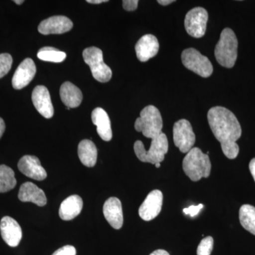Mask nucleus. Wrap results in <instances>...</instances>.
<instances>
[{
  "mask_svg": "<svg viewBox=\"0 0 255 255\" xmlns=\"http://www.w3.org/2000/svg\"><path fill=\"white\" fill-rule=\"evenodd\" d=\"M208 121L223 154L228 159L236 158L240 150L236 141L241 137L242 129L236 116L225 107H215L208 112Z\"/></svg>",
  "mask_w": 255,
  "mask_h": 255,
  "instance_id": "obj_1",
  "label": "nucleus"
},
{
  "mask_svg": "<svg viewBox=\"0 0 255 255\" xmlns=\"http://www.w3.org/2000/svg\"><path fill=\"white\" fill-rule=\"evenodd\" d=\"M183 170L193 182L207 178L211 174V164L209 155L199 147H193L183 159Z\"/></svg>",
  "mask_w": 255,
  "mask_h": 255,
  "instance_id": "obj_2",
  "label": "nucleus"
},
{
  "mask_svg": "<svg viewBox=\"0 0 255 255\" xmlns=\"http://www.w3.org/2000/svg\"><path fill=\"white\" fill-rule=\"evenodd\" d=\"M238 46L237 37L234 31L229 28L223 29L215 48L218 63L225 68H233L238 58Z\"/></svg>",
  "mask_w": 255,
  "mask_h": 255,
  "instance_id": "obj_3",
  "label": "nucleus"
},
{
  "mask_svg": "<svg viewBox=\"0 0 255 255\" xmlns=\"http://www.w3.org/2000/svg\"><path fill=\"white\" fill-rule=\"evenodd\" d=\"M168 140L164 132L159 136L152 139L150 149L146 150L145 146L140 140H137L134 144V151L137 158L142 162L155 164L164 160V155L168 151Z\"/></svg>",
  "mask_w": 255,
  "mask_h": 255,
  "instance_id": "obj_4",
  "label": "nucleus"
},
{
  "mask_svg": "<svg viewBox=\"0 0 255 255\" xmlns=\"http://www.w3.org/2000/svg\"><path fill=\"white\" fill-rule=\"evenodd\" d=\"M163 122L160 112L154 106L145 107L140 112V116L135 122V129L142 132L144 136L153 139L162 132Z\"/></svg>",
  "mask_w": 255,
  "mask_h": 255,
  "instance_id": "obj_5",
  "label": "nucleus"
},
{
  "mask_svg": "<svg viewBox=\"0 0 255 255\" xmlns=\"http://www.w3.org/2000/svg\"><path fill=\"white\" fill-rule=\"evenodd\" d=\"M82 55L85 63L91 69L95 80L100 82L110 81L112 77V71L110 67L104 63L102 50L96 47H90L85 49Z\"/></svg>",
  "mask_w": 255,
  "mask_h": 255,
  "instance_id": "obj_6",
  "label": "nucleus"
},
{
  "mask_svg": "<svg viewBox=\"0 0 255 255\" xmlns=\"http://www.w3.org/2000/svg\"><path fill=\"white\" fill-rule=\"evenodd\" d=\"M182 61L186 68L202 78H209L214 71L209 58L194 48H187L182 52Z\"/></svg>",
  "mask_w": 255,
  "mask_h": 255,
  "instance_id": "obj_7",
  "label": "nucleus"
},
{
  "mask_svg": "<svg viewBox=\"0 0 255 255\" xmlns=\"http://www.w3.org/2000/svg\"><path fill=\"white\" fill-rule=\"evenodd\" d=\"M174 145L182 153H188L195 143V134L191 124L185 119H181L174 124L173 127Z\"/></svg>",
  "mask_w": 255,
  "mask_h": 255,
  "instance_id": "obj_8",
  "label": "nucleus"
},
{
  "mask_svg": "<svg viewBox=\"0 0 255 255\" xmlns=\"http://www.w3.org/2000/svg\"><path fill=\"white\" fill-rule=\"evenodd\" d=\"M208 18L209 14L204 8L196 7L191 9L184 20L186 31L191 36L201 38L205 35Z\"/></svg>",
  "mask_w": 255,
  "mask_h": 255,
  "instance_id": "obj_9",
  "label": "nucleus"
},
{
  "mask_svg": "<svg viewBox=\"0 0 255 255\" xmlns=\"http://www.w3.org/2000/svg\"><path fill=\"white\" fill-rule=\"evenodd\" d=\"M162 202L163 194L160 191H151L139 209V216L145 221L155 219L162 209Z\"/></svg>",
  "mask_w": 255,
  "mask_h": 255,
  "instance_id": "obj_10",
  "label": "nucleus"
},
{
  "mask_svg": "<svg viewBox=\"0 0 255 255\" xmlns=\"http://www.w3.org/2000/svg\"><path fill=\"white\" fill-rule=\"evenodd\" d=\"M73 23L65 16H54L42 21L38 26V31L43 35L61 34L73 28Z\"/></svg>",
  "mask_w": 255,
  "mask_h": 255,
  "instance_id": "obj_11",
  "label": "nucleus"
},
{
  "mask_svg": "<svg viewBox=\"0 0 255 255\" xmlns=\"http://www.w3.org/2000/svg\"><path fill=\"white\" fill-rule=\"evenodd\" d=\"M1 238L10 247L18 246L22 238V231L17 221L9 216L3 217L0 222Z\"/></svg>",
  "mask_w": 255,
  "mask_h": 255,
  "instance_id": "obj_12",
  "label": "nucleus"
},
{
  "mask_svg": "<svg viewBox=\"0 0 255 255\" xmlns=\"http://www.w3.org/2000/svg\"><path fill=\"white\" fill-rule=\"evenodd\" d=\"M32 102L38 113L46 119H50L54 114L49 91L46 87L36 86L32 92Z\"/></svg>",
  "mask_w": 255,
  "mask_h": 255,
  "instance_id": "obj_13",
  "label": "nucleus"
},
{
  "mask_svg": "<svg viewBox=\"0 0 255 255\" xmlns=\"http://www.w3.org/2000/svg\"><path fill=\"white\" fill-rule=\"evenodd\" d=\"M18 168L25 176L35 180L42 181L47 177L46 171L36 156H23L18 161Z\"/></svg>",
  "mask_w": 255,
  "mask_h": 255,
  "instance_id": "obj_14",
  "label": "nucleus"
},
{
  "mask_svg": "<svg viewBox=\"0 0 255 255\" xmlns=\"http://www.w3.org/2000/svg\"><path fill=\"white\" fill-rule=\"evenodd\" d=\"M36 67L31 58H26L18 65L12 78V86L16 90H21L27 86L34 78Z\"/></svg>",
  "mask_w": 255,
  "mask_h": 255,
  "instance_id": "obj_15",
  "label": "nucleus"
},
{
  "mask_svg": "<svg viewBox=\"0 0 255 255\" xmlns=\"http://www.w3.org/2000/svg\"><path fill=\"white\" fill-rule=\"evenodd\" d=\"M104 216L114 229L122 228L124 224L122 202L118 198L111 197L107 199L103 207Z\"/></svg>",
  "mask_w": 255,
  "mask_h": 255,
  "instance_id": "obj_16",
  "label": "nucleus"
},
{
  "mask_svg": "<svg viewBox=\"0 0 255 255\" xmlns=\"http://www.w3.org/2000/svg\"><path fill=\"white\" fill-rule=\"evenodd\" d=\"M159 48V42L155 36L145 35L140 38L135 45L137 58L140 61H147L157 54Z\"/></svg>",
  "mask_w": 255,
  "mask_h": 255,
  "instance_id": "obj_17",
  "label": "nucleus"
},
{
  "mask_svg": "<svg viewBox=\"0 0 255 255\" xmlns=\"http://www.w3.org/2000/svg\"><path fill=\"white\" fill-rule=\"evenodd\" d=\"M18 199L22 202H32L38 206H44L47 199L44 191L32 182H26L20 187Z\"/></svg>",
  "mask_w": 255,
  "mask_h": 255,
  "instance_id": "obj_18",
  "label": "nucleus"
},
{
  "mask_svg": "<svg viewBox=\"0 0 255 255\" xmlns=\"http://www.w3.org/2000/svg\"><path fill=\"white\" fill-rule=\"evenodd\" d=\"M92 120L97 127V132L105 141H110L112 138V126L108 114L103 109L96 108L92 113Z\"/></svg>",
  "mask_w": 255,
  "mask_h": 255,
  "instance_id": "obj_19",
  "label": "nucleus"
},
{
  "mask_svg": "<svg viewBox=\"0 0 255 255\" xmlns=\"http://www.w3.org/2000/svg\"><path fill=\"white\" fill-rule=\"evenodd\" d=\"M83 201L78 195L69 196L62 202L59 209L60 219L63 221H70L75 219L81 212Z\"/></svg>",
  "mask_w": 255,
  "mask_h": 255,
  "instance_id": "obj_20",
  "label": "nucleus"
},
{
  "mask_svg": "<svg viewBox=\"0 0 255 255\" xmlns=\"http://www.w3.org/2000/svg\"><path fill=\"white\" fill-rule=\"evenodd\" d=\"M60 98L68 108H76L81 104L82 93L78 87L70 82H65L60 87Z\"/></svg>",
  "mask_w": 255,
  "mask_h": 255,
  "instance_id": "obj_21",
  "label": "nucleus"
},
{
  "mask_svg": "<svg viewBox=\"0 0 255 255\" xmlns=\"http://www.w3.org/2000/svg\"><path fill=\"white\" fill-rule=\"evenodd\" d=\"M78 156L84 165L92 167L95 165L97 159V150L92 140H82L78 145Z\"/></svg>",
  "mask_w": 255,
  "mask_h": 255,
  "instance_id": "obj_22",
  "label": "nucleus"
},
{
  "mask_svg": "<svg viewBox=\"0 0 255 255\" xmlns=\"http://www.w3.org/2000/svg\"><path fill=\"white\" fill-rule=\"evenodd\" d=\"M239 218L242 226L255 236V207L248 204L242 206Z\"/></svg>",
  "mask_w": 255,
  "mask_h": 255,
  "instance_id": "obj_23",
  "label": "nucleus"
},
{
  "mask_svg": "<svg viewBox=\"0 0 255 255\" xmlns=\"http://www.w3.org/2000/svg\"><path fill=\"white\" fill-rule=\"evenodd\" d=\"M16 185L14 172L5 164L0 165V193L7 192Z\"/></svg>",
  "mask_w": 255,
  "mask_h": 255,
  "instance_id": "obj_24",
  "label": "nucleus"
},
{
  "mask_svg": "<svg viewBox=\"0 0 255 255\" xmlns=\"http://www.w3.org/2000/svg\"><path fill=\"white\" fill-rule=\"evenodd\" d=\"M37 57L43 61L62 63L66 58V53L53 47H43L38 52Z\"/></svg>",
  "mask_w": 255,
  "mask_h": 255,
  "instance_id": "obj_25",
  "label": "nucleus"
},
{
  "mask_svg": "<svg viewBox=\"0 0 255 255\" xmlns=\"http://www.w3.org/2000/svg\"><path fill=\"white\" fill-rule=\"evenodd\" d=\"M12 57L8 53L0 54V79L9 73L12 65Z\"/></svg>",
  "mask_w": 255,
  "mask_h": 255,
  "instance_id": "obj_26",
  "label": "nucleus"
},
{
  "mask_svg": "<svg viewBox=\"0 0 255 255\" xmlns=\"http://www.w3.org/2000/svg\"><path fill=\"white\" fill-rule=\"evenodd\" d=\"M214 248V239L211 236L204 238L197 248V255H211Z\"/></svg>",
  "mask_w": 255,
  "mask_h": 255,
  "instance_id": "obj_27",
  "label": "nucleus"
},
{
  "mask_svg": "<svg viewBox=\"0 0 255 255\" xmlns=\"http://www.w3.org/2000/svg\"><path fill=\"white\" fill-rule=\"evenodd\" d=\"M52 255H76V250L72 246H65L60 248Z\"/></svg>",
  "mask_w": 255,
  "mask_h": 255,
  "instance_id": "obj_28",
  "label": "nucleus"
},
{
  "mask_svg": "<svg viewBox=\"0 0 255 255\" xmlns=\"http://www.w3.org/2000/svg\"><path fill=\"white\" fill-rule=\"evenodd\" d=\"M204 208L203 204H199L198 206H191L190 207L186 208L183 210V212L186 215H189L191 217H195L199 214V211Z\"/></svg>",
  "mask_w": 255,
  "mask_h": 255,
  "instance_id": "obj_29",
  "label": "nucleus"
},
{
  "mask_svg": "<svg viewBox=\"0 0 255 255\" xmlns=\"http://www.w3.org/2000/svg\"><path fill=\"white\" fill-rule=\"evenodd\" d=\"M138 1L137 0H125L123 1V6L124 9L127 11H135L137 9Z\"/></svg>",
  "mask_w": 255,
  "mask_h": 255,
  "instance_id": "obj_30",
  "label": "nucleus"
},
{
  "mask_svg": "<svg viewBox=\"0 0 255 255\" xmlns=\"http://www.w3.org/2000/svg\"><path fill=\"white\" fill-rule=\"evenodd\" d=\"M249 167L252 175H253V178H254L255 182V158L252 159L251 162H250Z\"/></svg>",
  "mask_w": 255,
  "mask_h": 255,
  "instance_id": "obj_31",
  "label": "nucleus"
},
{
  "mask_svg": "<svg viewBox=\"0 0 255 255\" xmlns=\"http://www.w3.org/2000/svg\"><path fill=\"white\" fill-rule=\"evenodd\" d=\"M5 130V124L4 120L0 117V138L2 136Z\"/></svg>",
  "mask_w": 255,
  "mask_h": 255,
  "instance_id": "obj_32",
  "label": "nucleus"
},
{
  "mask_svg": "<svg viewBox=\"0 0 255 255\" xmlns=\"http://www.w3.org/2000/svg\"><path fill=\"white\" fill-rule=\"evenodd\" d=\"M150 255H169L167 251L164 250H157V251H154L153 253H151Z\"/></svg>",
  "mask_w": 255,
  "mask_h": 255,
  "instance_id": "obj_33",
  "label": "nucleus"
},
{
  "mask_svg": "<svg viewBox=\"0 0 255 255\" xmlns=\"http://www.w3.org/2000/svg\"><path fill=\"white\" fill-rule=\"evenodd\" d=\"M174 1L173 0H159V1H157V2H158L159 4L166 6V5L170 4L171 3L174 2Z\"/></svg>",
  "mask_w": 255,
  "mask_h": 255,
  "instance_id": "obj_34",
  "label": "nucleus"
},
{
  "mask_svg": "<svg viewBox=\"0 0 255 255\" xmlns=\"http://www.w3.org/2000/svg\"><path fill=\"white\" fill-rule=\"evenodd\" d=\"M107 0H87V2L90 4H101V3L107 2Z\"/></svg>",
  "mask_w": 255,
  "mask_h": 255,
  "instance_id": "obj_35",
  "label": "nucleus"
},
{
  "mask_svg": "<svg viewBox=\"0 0 255 255\" xmlns=\"http://www.w3.org/2000/svg\"><path fill=\"white\" fill-rule=\"evenodd\" d=\"M14 1L15 3H16V4L18 5L21 4L22 3H23V0H15Z\"/></svg>",
  "mask_w": 255,
  "mask_h": 255,
  "instance_id": "obj_36",
  "label": "nucleus"
},
{
  "mask_svg": "<svg viewBox=\"0 0 255 255\" xmlns=\"http://www.w3.org/2000/svg\"><path fill=\"white\" fill-rule=\"evenodd\" d=\"M155 167H157V168H159V167H160V163H157L155 164Z\"/></svg>",
  "mask_w": 255,
  "mask_h": 255,
  "instance_id": "obj_37",
  "label": "nucleus"
}]
</instances>
